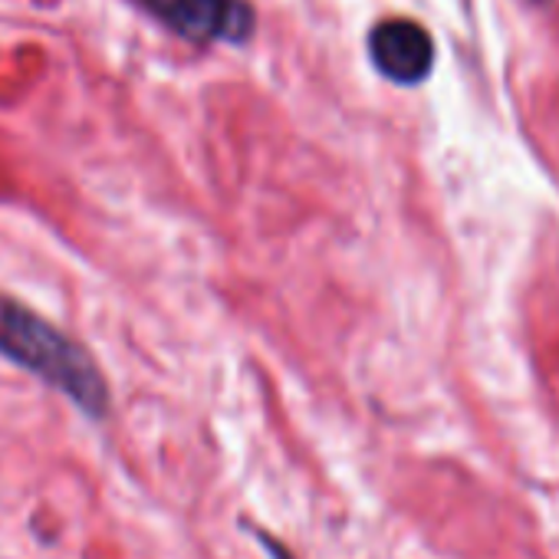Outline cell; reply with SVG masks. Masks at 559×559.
<instances>
[{
    "label": "cell",
    "mask_w": 559,
    "mask_h": 559,
    "mask_svg": "<svg viewBox=\"0 0 559 559\" xmlns=\"http://www.w3.org/2000/svg\"><path fill=\"white\" fill-rule=\"evenodd\" d=\"M0 356L60 389L86 415H106L109 385L96 359L63 330L4 294H0Z\"/></svg>",
    "instance_id": "obj_1"
},
{
    "label": "cell",
    "mask_w": 559,
    "mask_h": 559,
    "mask_svg": "<svg viewBox=\"0 0 559 559\" xmlns=\"http://www.w3.org/2000/svg\"><path fill=\"white\" fill-rule=\"evenodd\" d=\"M171 34L188 44H243L257 27L250 0H139Z\"/></svg>",
    "instance_id": "obj_2"
},
{
    "label": "cell",
    "mask_w": 559,
    "mask_h": 559,
    "mask_svg": "<svg viewBox=\"0 0 559 559\" xmlns=\"http://www.w3.org/2000/svg\"><path fill=\"white\" fill-rule=\"evenodd\" d=\"M369 57L385 80L399 86H418L435 70V40L421 24L392 17L372 27Z\"/></svg>",
    "instance_id": "obj_3"
}]
</instances>
